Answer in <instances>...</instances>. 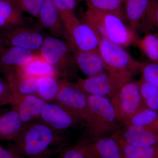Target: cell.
Listing matches in <instances>:
<instances>
[{
    "instance_id": "obj_1",
    "label": "cell",
    "mask_w": 158,
    "mask_h": 158,
    "mask_svg": "<svg viewBox=\"0 0 158 158\" xmlns=\"http://www.w3.org/2000/svg\"><path fill=\"white\" fill-rule=\"evenodd\" d=\"M38 119L25 125L9 150L28 158H50L69 146L63 135Z\"/></svg>"
},
{
    "instance_id": "obj_2",
    "label": "cell",
    "mask_w": 158,
    "mask_h": 158,
    "mask_svg": "<svg viewBox=\"0 0 158 158\" xmlns=\"http://www.w3.org/2000/svg\"><path fill=\"white\" fill-rule=\"evenodd\" d=\"M85 21L100 38H105L123 47L136 44L139 39L126 24L125 20L114 13L87 8Z\"/></svg>"
},
{
    "instance_id": "obj_3",
    "label": "cell",
    "mask_w": 158,
    "mask_h": 158,
    "mask_svg": "<svg viewBox=\"0 0 158 158\" xmlns=\"http://www.w3.org/2000/svg\"><path fill=\"white\" fill-rule=\"evenodd\" d=\"M89 118L86 123L88 138L111 135L118 131V120L116 111L110 99L88 95Z\"/></svg>"
},
{
    "instance_id": "obj_4",
    "label": "cell",
    "mask_w": 158,
    "mask_h": 158,
    "mask_svg": "<svg viewBox=\"0 0 158 158\" xmlns=\"http://www.w3.org/2000/svg\"><path fill=\"white\" fill-rule=\"evenodd\" d=\"M39 54L55 69L58 77L69 80L74 75L77 65L68 42L53 36L45 37Z\"/></svg>"
},
{
    "instance_id": "obj_5",
    "label": "cell",
    "mask_w": 158,
    "mask_h": 158,
    "mask_svg": "<svg viewBox=\"0 0 158 158\" xmlns=\"http://www.w3.org/2000/svg\"><path fill=\"white\" fill-rule=\"evenodd\" d=\"M129 73H110L107 71L96 75L78 78L77 85L87 95H96L111 99L127 83L131 81Z\"/></svg>"
},
{
    "instance_id": "obj_6",
    "label": "cell",
    "mask_w": 158,
    "mask_h": 158,
    "mask_svg": "<svg viewBox=\"0 0 158 158\" xmlns=\"http://www.w3.org/2000/svg\"><path fill=\"white\" fill-rule=\"evenodd\" d=\"M98 52L109 73H126L134 76L140 72L142 63L134 59L121 46L100 38Z\"/></svg>"
},
{
    "instance_id": "obj_7",
    "label": "cell",
    "mask_w": 158,
    "mask_h": 158,
    "mask_svg": "<svg viewBox=\"0 0 158 158\" xmlns=\"http://www.w3.org/2000/svg\"><path fill=\"white\" fill-rule=\"evenodd\" d=\"M69 37V43L78 51L99 52L100 37L88 24L76 15L61 16Z\"/></svg>"
},
{
    "instance_id": "obj_8",
    "label": "cell",
    "mask_w": 158,
    "mask_h": 158,
    "mask_svg": "<svg viewBox=\"0 0 158 158\" xmlns=\"http://www.w3.org/2000/svg\"><path fill=\"white\" fill-rule=\"evenodd\" d=\"M39 28L28 24L0 29V45L39 52L45 38Z\"/></svg>"
},
{
    "instance_id": "obj_9",
    "label": "cell",
    "mask_w": 158,
    "mask_h": 158,
    "mask_svg": "<svg viewBox=\"0 0 158 158\" xmlns=\"http://www.w3.org/2000/svg\"><path fill=\"white\" fill-rule=\"evenodd\" d=\"M54 102L72 113L80 120L87 123L89 118L88 95L77 84L69 80H60L59 93Z\"/></svg>"
},
{
    "instance_id": "obj_10",
    "label": "cell",
    "mask_w": 158,
    "mask_h": 158,
    "mask_svg": "<svg viewBox=\"0 0 158 158\" xmlns=\"http://www.w3.org/2000/svg\"><path fill=\"white\" fill-rule=\"evenodd\" d=\"M118 120L124 123L135 113L145 107L143 104L138 81H131L125 84L110 99Z\"/></svg>"
},
{
    "instance_id": "obj_11",
    "label": "cell",
    "mask_w": 158,
    "mask_h": 158,
    "mask_svg": "<svg viewBox=\"0 0 158 158\" xmlns=\"http://www.w3.org/2000/svg\"><path fill=\"white\" fill-rule=\"evenodd\" d=\"M88 158H123L116 134L97 138H84L77 144Z\"/></svg>"
},
{
    "instance_id": "obj_12",
    "label": "cell",
    "mask_w": 158,
    "mask_h": 158,
    "mask_svg": "<svg viewBox=\"0 0 158 158\" xmlns=\"http://www.w3.org/2000/svg\"><path fill=\"white\" fill-rule=\"evenodd\" d=\"M40 119L59 132L76 126L79 122L68 110L55 102H46L43 108Z\"/></svg>"
},
{
    "instance_id": "obj_13",
    "label": "cell",
    "mask_w": 158,
    "mask_h": 158,
    "mask_svg": "<svg viewBox=\"0 0 158 158\" xmlns=\"http://www.w3.org/2000/svg\"><path fill=\"white\" fill-rule=\"evenodd\" d=\"M39 52L21 48L0 45V73L6 77L27 65Z\"/></svg>"
},
{
    "instance_id": "obj_14",
    "label": "cell",
    "mask_w": 158,
    "mask_h": 158,
    "mask_svg": "<svg viewBox=\"0 0 158 158\" xmlns=\"http://www.w3.org/2000/svg\"><path fill=\"white\" fill-rule=\"evenodd\" d=\"M116 134L124 142L136 146L158 145V127L156 126H124Z\"/></svg>"
},
{
    "instance_id": "obj_15",
    "label": "cell",
    "mask_w": 158,
    "mask_h": 158,
    "mask_svg": "<svg viewBox=\"0 0 158 158\" xmlns=\"http://www.w3.org/2000/svg\"><path fill=\"white\" fill-rule=\"evenodd\" d=\"M38 19L42 27L53 37L69 41V37L59 11L52 0L44 1Z\"/></svg>"
},
{
    "instance_id": "obj_16",
    "label": "cell",
    "mask_w": 158,
    "mask_h": 158,
    "mask_svg": "<svg viewBox=\"0 0 158 158\" xmlns=\"http://www.w3.org/2000/svg\"><path fill=\"white\" fill-rule=\"evenodd\" d=\"M46 102L34 94L20 96L13 94L12 109L19 114L25 125L40 119Z\"/></svg>"
},
{
    "instance_id": "obj_17",
    "label": "cell",
    "mask_w": 158,
    "mask_h": 158,
    "mask_svg": "<svg viewBox=\"0 0 158 158\" xmlns=\"http://www.w3.org/2000/svg\"><path fill=\"white\" fill-rule=\"evenodd\" d=\"M70 46L77 66L86 77L93 76L106 70L99 52H81Z\"/></svg>"
},
{
    "instance_id": "obj_18",
    "label": "cell",
    "mask_w": 158,
    "mask_h": 158,
    "mask_svg": "<svg viewBox=\"0 0 158 158\" xmlns=\"http://www.w3.org/2000/svg\"><path fill=\"white\" fill-rule=\"evenodd\" d=\"M24 126L15 110H0V140L12 141Z\"/></svg>"
},
{
    "instance_id": "obj_19",
    "label": "cell",
    "mask_w": 158,
    "mask_h": 158,
    "mask_svg": "<svg viewBox=\"0 0 158 158\" xmlns=\"http://www.w3.org/2000/svg\"><path fill=\"white\" fill-rule=\"evenodd\" d=\"M149 0H125L124 17L134 33L141 27L146 15Z\"/></svg>"
},
{
    "instance_id": "obj_20",
    "label": "cell",
    "mask_w": 158,
    "mask_h": 158,
    "mask_svg": "<svg viewBox=\"0 0 158 158\" xmlns=\"http://www.w3.org/2000/svg\"><path fill=\"white\" fill-rule=\"evenodd\" d=\"M23 13L12 0H0V29L27 24Z\"/></svg>"
},
{
    "instance_id": "obj_21",
    "label": "cell",
    "mask_w": 158,
    "mask_h": 158,
    "mask_svg": "<svg viewBox=\"0 0 158 158\" xmlns=\"http://www.w3.org/2000/svg\"><path fill=\"white\" fill-rule=\"evenodd\" d=\"M8 80L13 94L20 96L37 95L38 79L15 72L5 77Z\"/></svg>"
},
{
    "instance_id": "obj_22",
    "label": "cell",
    "mask_w": 158,
    "mask_h": 158,
    "mask_svg": "<svg viewBox=\"0 0 158 158\" xmlns=\"http://www.w3.org/2000/svg\"><path fill=\"white\" fill-rule=\"evenodd\" d=\"M16 72L26 76L37 79L46 76L58 77L55 69L40 56L39 54L30 63L20 69Z\"/></svg>"
},
{
    "instance_id": "obj_23",
    "label": "cell",
    "mask_w": 158,
    "mask_h": 158,
    "mask_svg": "<svg viewBox=\"0 0 158 158\" xmlns=\"http://www.w3.org/2000/svg\"><path fill=\"white\" fill-rule=\"evenodd\" d=\"M56 76H46L38 79L37 96L46 102H54L59 93L60 80Z\"/></svg>"
},
{
    "instance_id": "obj_24",
    "label": "cell",
    "mask_w": 158,
    "mask_h": 158,
    "mask_svg": "<svg viewBox=\"0 0 158 158\" xmlns=\"http://www.w3.org/2000/svg\"><path fill=\"white\" fill-rule=\"evenodd\" d=\"M115 134L121 146L123 158H158V145H131L123 141Z\"/></svg>"
},
{
    "instance_id": "obj_25",
    "label": "cell",
    "mask_w": 158,
    "mask_h": 158,
    "mask_svg": "<svg viewBox=\"0 0 158 158\" xmlns=\"http://www.w3.org/2000/svg\"><path fill=\"white\" fill-rule=\"evenodd\" d=\"M87 8L103 12L114 13L124 19L123 3L122 0H85Z\"/></svg>"
},
{
    "instance_id": "obj_26",
    "label": "cell",
    "mask_w": 158,
    "mask_h": 158,
    "mask_svg": "<svg viewBox=\"0 0 158 158\" xmlns=\"http://www.w3.org/2000/svg\"><path fill=\"white\" fill-rule=\"evenodd\" d=\"M136 44L152 62L158 63V34L147 33Z\"/></svg>"
},
{
    "instance_id": "obj_27",
    "label": "cell",
    "mask_w": 158,
    "mask_h": 158,
    "mask_svg": "<svg viewBox=\"0 0 158 158\" xmlns=\"http://www.w3.org/2000/svg\"><path fill=\"white\" fill-rule=\"evenodd\" d=\"M138 83L144 106L158 111V88L142 78Z\"/></svg>"
},
{
    "instance_id": "obj_28",
    "label": "cell",
    "mask_w": 158,
    "mask_h": 158,
    "mask_svg": "<svg viewBox=\"0 0 158 158\" xmlns=\"http://www.w3.org/2000/svg\"><path fill=\"white\" fill-rule=\"evenodd\" d=\"M158 122V111L143 107L124 123V126L156 125Z\"/></svg>"
},
{
    "instance_id": "obj_29",
    "label": "cell",
    "mask_w": 158,
    "mask_h": 158,
    "mask_svg": "<svg viewBox=\"0 0 158 158\" xmlns=\"http://www.w3.org/2000/svg\"><path fill=\"white\" fill-rule=\"evenodd\" d=\"M141 27L154 30L158 34V0H149Z\"/></svg>"
},
{
    "instance_id": "obj_30",
    "label": "cell",
    "mask_w": 158,
    "mask_h": 158,
    "mask_svg": "<svg viewBox=\"0 0 158 158\" xmlns=\"http://www.w3.org/2000/svg\"><path fill=\"white\" fill-rule=\"evenodd\" d=\"M23 13L38 18L45 0H12Z\"/></svg>"
},
{
    "instance_id": "obj_31",
    "label": "cell",
    "mask_w": 158,
    "mask_h": 158,
    "mask_svg": "<svg viewBox=\"0 0 158 158\" xmlns=\"http://www.w3.org/2000/svg\"><path fill=\"white\" fill-rule=\"evenodd\" d=\"M140 72L141 78L158 88V63H142Z\"/></svg>"
},
{
    "instance_id": "obj_32",
    "label": "cell",
    "mask_w": 158,
    "mask_h": 158,
    "mask_svg": "<svg viewBox=\"0 0 158 158\" xmlns=\"http://www.w3.org/2000/svg\"><path fill=\"white\" fill-rule=\"evenodd\" d=\"M13 100V94L8 80L0 77V107L11 104Z\"/></svg>"
},
{
    "instance_id": "obj_33",
    "label": "cell",
    "mask_w": 158,
    "mask_h": 158,
    "mask_svg": "<svg viewBox=\"0 0 158 158\" xmlns=\"http://www.w3.org/2000/svg\"><path fill=\"white\" fill-rule=\"evenodd\" d=\"M58 9L60 16L76 15L77 0H52Z\"/></svg>"
},
{
    "instance_id": "obj_34",
    "label": "cell",
    "mask_w": 158,
    "mask_h": 158,
    "mask_svg": "<svg viewBox=\"0 0 158 158\" xmlns=\"http://www.w3.org/2000/svg\"><path fill=\"white\" fill-rule=\"evenodd\" d=\"M58 154L57 158H88L77 144L65 147Z\"/></svg>"
},
{
    "instance_id": "obj_35",
    "label": "cell",
    "mask_w": 158,
    "mask_h": 158,
    "mask_svg": "<svg viewBox=\"0 0 158 158\" xmlns=\"http://www.w3.org/2000/svg\"><path fill=\"white\" fill-rule=\"evenodd\" d=\"M0 158H27L18 155L9 149L3 148L0 145Z\"/></svg>"
},
{
    "instance_id": "obj_36",
    "label": "cell",
    "mask_w": 158,
    "mask_h": 158,
    "mask_svg": "<svg viewBox=\"0 0 158 158\" xmlns=\"http://www.w3.org/2000/svg\"><path fill=\"white\" fill-rule=\"evenodd\" d=\"M154 126H156L158 127V122L157 123V124L156 125H154Z\"/></svg>"
},
{
    "instance_id": "obj_37",
    "label": "cell",
    "mask_w": 158,
    "mask_h": 158,
    "mask_svg": "<svg viewBox=\"0 0 158 158\" xmlns=\"http://www.w3.org/2000/svg\"><path fill=\"white\" fill-rule=\"evenodd\" d=\"M122 1H123V2H124L125 0H122Z\"/></svg>"
},
{
    "instance_id": "obj_38",
    "label": "cell",
    "mask_w": 158,
    "mask_h": 158,
    "mask_svg": "<svg viewBox=\"0 0 158 158\" xmlns=\"http://www.w3.org/2000/svg\"><path fill=\"white\" fill-rule=\"evenodd\" d=\"M81 1V0H77V2H78V1Z\"/></svg>"
},
{
    "instance_id": "obj_39",
    "label": "cell",
    "mask_w": 158,
    "mask_h": 158,
    "mask_svg": "<svg viewBox=\"0 0 158 158\" xmlns=\"http://www.w3.org/2000/svg\"></svg>"
},
{
    "instance_id": "obj_40",
    "label": "cell",
    "mask_w": 158,
    "mask_h": 158,
    "mask_svg": "<svg viewBox=\"0 0 158 158\" xmlns=\"http://www.w3.org/2000/svg\"></svg>"
}]
</instances>
